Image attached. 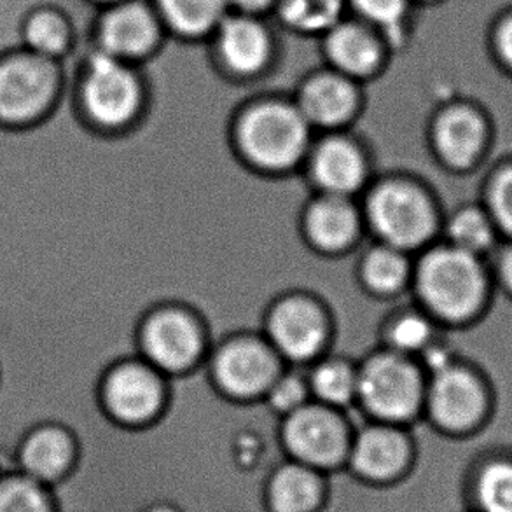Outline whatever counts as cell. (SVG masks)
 Wrapping results in <instances>:
<instances>
[{
    "label": "cell",
    "mask_w": 512,
    "mask_h": 512,
    "mask_svg": "<svg viewBox=\"0 0 512 512\" xmlns=\"http://www.w3.org/2000/svg\"><path fill=\"white\" fill-rule=\"evenodd\" d=\"M266 331L278 352L291 360H306L319 352L327 322L319 305L306 296L278 301L266 319Z\"/></svg>",
    "instance_id": "13"
},
{
    "label": "cell",
    "mask_w": 512,
    "mask_h": 512,
    "mask_svg": "<svg viewBox=\"0 0 512 512\" xmlns=\"http://www.w3.org/2000/svg\"><path fill=\"white\" fill-rule=\"evenodd\" d=\"M340 13V0H282V14L291 25L317 32L333 25Z\"/></svg>",
    "instance_id": "31"
},
{
    "label": "cell",
    "mask_w": 512,
    "mask_h": 512,
    "mask_svg": "<svg viewBox=\"0 0 512 512\" xmlns=\"http://www.w3.org/2000/svg\"><path fill=\"white\" fill-rule=\"evenodd\" d=\"M467 512H512V458H486L462 476Z\"/></svg>",
    "instance_id": "16"
},
{
    "label": "cell",
    "mask_w": 512,
    "mask_h": 512,
    "mask_svg": "<svg viewBox=\"0 0 512 512\" xmlns=\"http://www.w3.org/2000/svg\"><path fill=\"white\" fill-rule=\"evenodd\" d=\"M366 210L376 235L395 249H415L434 229V214L425 194L402 182L376 187Z\"/></svg>",
    "instance_id": "8"
},
{
    "label": "cell",
    "mask_w": 512,
    "mask_h": 512,
    "mask_svg": "<svg viewBox=\"0 0 512 512\" xmlns=\"http://www.w3.org/2000/svg\"><path fill=\"white\" fill-rule=\"evenodd\" d=\"M74 462L76 441L69 430L58 423H44L30 430L14 458L16 471L46 486L60 481Z\"/></svg>",
    "instance_id": "15"
},
{
    "label": "cell",
    "mask_w": 512,
    "mask_h": 512,
    "mask_svg": "<svg viewBox=\"0 0 512 512\" xmlns=\"http://www.w3.org/2000/svg\"><path fill=\"white\" fill-rule=\"evenodd\" d=\"M83 118L102 132H118L139 105V86L119 58L105 51L88 60L76 91Z\"/></svg>",
    "instance_id": "5"
},
{
    "label": "cell",
    "mask_w": 512,
    "mask_h": 512,
    "mask_svg": "<svg viewBox=\"0 0 512 512\" xmlns=\"http://www.w3.org/2000/svg\"><path fill=\"white\" fill-rule=\"evenodd\" d=\"M462 512H467V511H462Z\"/></svg>",
    "instance_id": "41"
},
{
    "label": "cell",
    "mask_w": 512,
    "mask_h": 512,
    "mask_svg": "<svg viewBox=\"0 0 512 512\" xmlns=\"http://www.w3.org/2000/svg\"><path fill=\"white\" fill-rule=\"evenodd\" d=\"M266 394H268L266 404L277 415L285 416L305 404L306 387L299 376L287 374V376H282V378L273 381Z\"/></svg>",
    "instance_id": "32"
},
{
    "label": "cell",
    "mask_w": 512,
    "mask_h": 512,
    "mask_svg": "<svg viewBox=\"0 0 512 512\" xmlns=\"http://www.w3.org/2000/svg\"><path fill=\"white\" fill-rule=\"evenodd\" d=\"M0 512H55L48 486L20 471L0 472Z\"/></svg>",
    "instance_id": "26"
},
{
    "label": "cell",
    "mask_w": 512,
    "mask_h": 512,
    "mask_svg": "<svg viewBox=\"0 0 512 512\" xmlns=\"http://www.w3.org/2000/svg\"><path fill=\"white\" fill-rule=\"evenodd\" d=\"M492 221L512 236V168L500 173L490 191Z\"/></svg>",
    "instance_id": "34"
},
{
    "label": "cell",
    "mask_w": 512,
    "mask_h": 512,
    "mask_svg": "<svg viewBox=\"0 0 512 512\" xmlns=\"http://www.w3.org/2000/svg\"><path fill=\"white\" fill-rule=\"evenodd\" d=\"M485 142V126L474 112L453 109L436 125V146L444 161L453 167H467L478 158Z\"/></svg>",
    "instance_id": "21"
},
{
    "label": "cell",
    "mask_w": 512,
    "mask_h": 512,
    "mask_svg": "<svg viewBox=\"0 0 512 512\" xmlns=\"http://www.w3.org/2000/svg\"><path fill=\"white\" fill-rule=\"evenodd\" d=\"M423 303L448 320L469 317L485 294V273L478 256L458 247L430 250L416 273Z\"/></svg>",
    "instance_id": "4"
},
{
    "label": "cell",
    "mask_w": 512,
    "mask_h": 512,
    "mask_svg": "<svg viewBox=\"0 0 512 512\" xmlns=\"http://www.w3.org/2000/svg\"><path fill=\"white\" fill-rule=\"evenodd\" d=\"M357 397L383 422H408L422 401V380L408 360L380 353L360 369Z\"/></svg>",
    "instance_id": "7"
},
{
    "label": "cell",
    "mask_w": 512,
    "mask_h": 512,
    "mask_svg": "<svg viewBox=\"0 0 512 512\" xmlns=\"http://www.w3.org/2000/svg\"><path fill=\"white\" fill-rule=\"evenodd\" d=\"M413 460L411 436L390 425H366L350 439L346 467L371 483L399 478Z\"/></svg>",
    "instance_id": "12"
},
{
    "label": "cell",
    "mask_w": 512,
    "mask_h": 512,
    "mask_svg": "<svg viewBox=\"0 0 512 512\" xmlns=\"http://www.w3.org/2000/svg\"><path fill=\"white\" fill-rule=\"evenodd\" d=\"M139 348L156 369L180 374L200 357L203 338L198 324L182 310L153 313L139 331Z\"/></svg>",
    "instance_id": "11"
},
{
    "label": "cell",
    "mask_w": 512,
    "mask_h": 512,
    "mask_svg": "<svg viewBox=\"0 0 512 512\" xmlns=\"http://www.w3.org/2000/svg\"><path fill=\"white\" fill-rule=\"evenodd\" d=\"M221 51L224 60L238 74H252L263 67L268 56V37L250 20H231L222 27Z\"/></svg>",
    "instance_id": "23"
},
{
    "label": "cell",
    "mask_w": 512,
    "mask_h": 512,
    "mask_svg": "<svg viewBox=\"0 0 512 512\" xmlns=\"http://www.w3.org/2000/svg\"><path fill=\"white\" fill-rule=\"evenodd\" d=\"M280 436L291 460L320 472L346 464L352 439L341 416L317 404H303L285 415Z\"/></svg>",
    "instance_id": "6"
},
{
    "label": "cell",
    "mask_w": 512,
    "mask_h": 512,
    "mask_svg": "<svg viewBox=\"0 0 512 512\" xmlns=\"http://www.w3.org/2000/svg\"><path fill=\"white\" fill-rule=\"evenodd\" d=\"M360 275L369 289L376 292H394L408 277V263L401 250L385 245L367 254L362 261Z\"/></svg>",
    "instance_id": "28"
},
{
    "label": "cell",
    "mask_w": 512,
    "mask_h": 512,
    "mask_svg": "<svg viewBox=\"0 0 512 512\" xmlns=\"http://www.w3.org/2000/svg\"><path fill=\"white\" fill-rule=\"evenodd\" d=\"M360 13L369 20L376 21L380 25L390 27L401 20L406 0H355Z\"/></svg>",
    "instance_id": "35"
},
{
    "label": "cell",
    "mask_w": 512,
    "mask_h": 512,
    "mask_svg": "<svg viewBox=\"0 0 512 512\" xmlns=\"http://www.w3.org/2000/svg\"><path fill=\"white\" fill-rule=\"evenodd\" d=\"M146 512H179L175 507L168 506V504H160V506L149 507Z\"/></svg>",
    "instance_id": "39"
},
{
    "label": "cell",
    "mask_w": 512,
    "mask_h": 512,
    "mask_svg": "<svg viewBox=\"0 0 512 512\" xmlns=\"http://www.w3.org/2000/svg\"><path fill=\"white\" fill-rule=\"evenodd\" d=\"M353 107L355 93L341 77H317L301 95V114L315 125H340L352 114Z\"/></svg>",
    "instance_id": "22"
},
{
    "label": "cell",
    "mask_w": 512,
    "mask_h": 512,
    "mask_svg": "<svg viewBox=\"0 0 512 512\" xmlns=\"http://www.w3.org/2000/svg\"><path fill=\"white\" fill-rule=\"evenodd\" d=\"M500 275H502L507 287L512 291V247L511 249H507L506 254L502 256V261H500Z\"/></svg>",
    "instance_id": "37"
},
{
    "label": "cell",
    "mask_w": 512,
    "mask_h": 512,
    "mask_svg": "<svg viewBox=\"0 0 512 512\" xmlns=\"http://www.w3.org/2000/svg\"><path fill=\"white\" fill-rule=\"evenodd\" d=\"M327 51L340 69L355 76H364L367 72H371L380 56L373 37H369L364 30L352 25L334 30L329 37Z\"/></svg>",
    "instance_id": "25"
},
{
    "label": "cell",
    "mask_w": 512,
    "mask_h": 512,
    "mask_svg": "<svg viewBox=\"0 0 512 512\" xmlns=\"http://www.w3.org/2000/svg\"><path fill=\"white\" fill-rule=\"evenodd\" d=\"M212 381L236 401H256L278 378V362L268 346L243 336L229 340L217 352Z\"/></svg>",
    "instance_id": "10"
},
{
    "label": "cell",
    "mask_w": 512,
    "mask_h": 512,
    "mask_svg": "<svg viewBox=\"0 0 512 512\" xmlns=\"http://www.w3.org/2000/svg\"><path fill=\"white\" fill-rule=\"evenodd\" d=\"M100 402L116 422L142 427L163 408V388L149 367L125 359L114 364L100 381Z\"/></svg>",
    "instance_id": "9"
},
{
    "label": "cell",
    "mask_w": 512,
    "mask_h": 512,
    "mask_svg": "<svg viewBox=\"0 0 512 512\" xmlns=\"http://www.w3.org/2000/svg\"><path fill=\"white\" fill-rule=\"evenodd\" d=\"M172 27L182 34H201L221 16L222 0H160Z\"/></svg>",
    "instance_id": "29"
},
{
    "label": "cell",
    "mask_w": 512,
    "mask_h": 512,
    "mask_svg": "<svg viewBox=\"0 0 512 512\" xmlns=\"http://www.w3.org/2000/svg\"><path fill=\"white\" fill-rule=\"evenodd\" d=\"M236 2L247 9H259V7L266 6L270 0H236Z\"/></svg>",
    "instance_id": "38"
},
{
    "label": "cell",
    "mask_w": 512,
    "mask_h": 512,
    "mask_svg": "<svg viewBox=\"0 0 512 512\" xmlns=\"http://www.w3.org/2000/svg\"><path fill=\"white\" fill-rule=\"evenodd\" d=\"M322 497V472L296 460L280 465L266 486V502L271 512H315Z\"/></svg>",
    "instance_id": "17"
},
{
    "label": "cell",
    "mask_w": 512,
    "mask_h": 512,
    "mask_svg": "<svg viewBox=\"0 0 512 512\" xmlns=\"http://www.w3.org/2000/svg\"><path fill=\"white\" fill-rule=\"evenodd\" d=\"M100 2H111V0H100Z\"/></svg>",
    "instance_id": "40"
},
{
    "label": "cell",
    "mask_w": 512,
    "mask_h": 512,
    "mask_svg": "<svg viewBox=\"0 0 512 512\" xmlns=\"http://www.w3.org/2000/svg\"><path fill=\"white\" fill-rule=\"evenodd\" d=\"M303 229L320 252H338L357 235V214L343 196L329 194L306 205Z\"/></svg>",
    "instance_id": "18"
},
{
    "label": "cell",
    "mask_w": 512,
    "mask_h": 512,
    "mask_svg": "<svg viewBox=\"0 0 512 512\" xmlns=\"http://www.w3.org/2000/svg\"><path fill=\"white\" fill-rule=\"evenodd\" d=\"M427 401L432 422L448 434L472 429L485 411L483 388L472 374L458 367L446 366L434 373Z\"/></svg>",
    "instance_id": "14"
},
{
    "label": "cell",
    "mask_w": 512,
    "mask_h": 512,
    "mask_svg": "<svg viewBox=\"0 0 512 512\" xmlns=\"http://www.w3.org/2000/svg\"><path fill=\"white\" fill-rule=\"evenodd\" d=\"M430 338V326L420 315H404L395 320L390 329V341L401 352H416L427 345Z\"/></svg>",
    "instance_id": "33"
},
{
    "label": "cell",
    "mask_w": 512,
    "mask_h": 512,
    "mask_svg": "<svg viewBox=\"0 0 512 512\" xmlns=\"http://www.w3.org/2000/svg\"><path fill=\"white\" fill-rule=\"evenodd\" d=\"M21 41L23 49L56 62L69 49V23L55 9H35L34 13L28 14L27 20L23 21Z\"/></svg>",
    "instance_id": "24"
},
{
    "label": "cell",
    "mask_w": 512,
    "mask_h": 512,
    "mask_svg": "<svg viewBox=\"0 0 512 512\" xmlns=\"http://www.w3.org/2000/svg\"><path fill=\"white\" fill-rule=\"evenodd\" d=\"M500 49L506 56L507 62L512 65V20L507 23L502 34H500Z\"/></svg>",
    "instance_id": "36"
},
{
    "label": "cell",
    "mask_w": 512,
    "mask_h": 512,
    "mask_svg": "<svg viewBox=\"0 0 512 512\" xmlns=\"http://www.w3.org/2000/svg\"><path fill=\"white\" fill-rule=\"evenodd\" d=\"M58 63L27 49L0 56V126L34 125L62 95Z\"/></svg>",
    "instance_id": "2"
},
{
    "label": "cell",
    "mask_w": 512,
    "mask_h": 512,
    "mask_svg": "<svg viewBox=\"0 0 512 512\" xmlns=\"http://www.w3.org/2000/svg\"><path fill=\"white\" fill-rule=\"evenodd\" d=\"M448 235H450L453 247L478 256L479 252H483L492 245V219H488L483 212H479L476 208H465L457 215H453L450 226H448Z\"/></svg>",
    "instance_id": "30"
},
{
    "label": "cell",
    "mask_w": 512,
    "mask_h": 512,
    "mask_svg": "<svg viewBox=\"0 0 512 512\" xmlns=\"http://www.w3.org/2000/svg\"><path fill=\"white\" fill-rule=\"evenodd\" d=\"M312 388L320 401L343 408L357 397L359 373L343 360H329L313 371Z\"/></svg>",
    "instance_id": "27"
},
{
    "label": "cell",
    "mask_w": 512,
    "mask_h": 512,
    "mask_svg": "<svg viewBox=\"0 0 512 512\" xmlns=\"http://www.w3.org/2000/svg\"><path fill=\"white\" fill-rule=\"evenodd\" d=\"M140 319L93 292H53L0 319V453L58 423L76 441V462L48 486L55 512H271L266 486L291 460L282 418L263 399L236 401L205 369L168 385L158 416L116 422L100 381L139 348Z\"/></svg>",
    "instance_id": "1"
},
{
    "label": "cell",
    "mask_w": 512,
    "mask_h": 512,
    "mask_svg": "<svg viewBox=\"0 0 512 512\" xmlns=\"http://www.w3.org/2000/svg\"><path fill=\"white\" fill-rule=\"evenodd\" d=\"M245 161L266 173L289 172L308 146V121L289 105L270 102L245 114L238 126Z\"/></svg>",
    "instance_id": "3"
},
{
    "label": "cell",
    "mask_w": 512,
    "mask_h": 512,
    "mask_svg": "<svg viewBox=\"0 0 512 512\" xmlns=\"http://www.w3.org/2000/svg\"><path fill=\"white\" fill-rule=\"evenodd\" d=\"M312 179L333 196L357 191L364 179L359 151L348 140H324L313 154Z\"/></svg>",
    "instance_id": "19"
},
{
    "label": "cell",
    "mask_w": 512,
    "mask_h": 512,
    "mask_svg": "<svg viewBox=\"0 0 512 512\" xmlns=\"http://www.w3.org/2000/svg\"><path fill=\"white\" fill-rule=\"evenodd\" d=\"M156 28L151 14L137 4L112 9L100 28L102 51L116 58L144 53L154 41Z\"/></svg>",
    "instance_id": "20"
}]
</instances>
